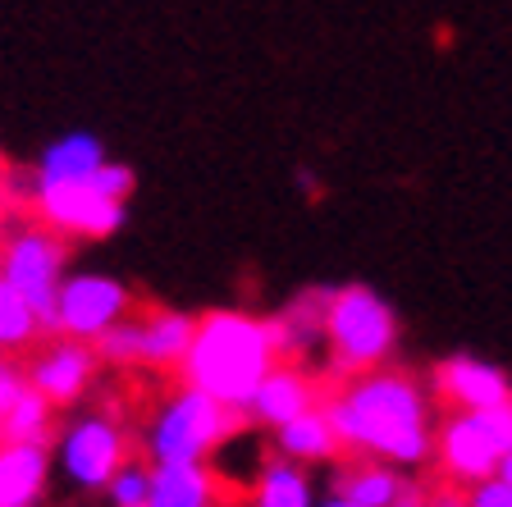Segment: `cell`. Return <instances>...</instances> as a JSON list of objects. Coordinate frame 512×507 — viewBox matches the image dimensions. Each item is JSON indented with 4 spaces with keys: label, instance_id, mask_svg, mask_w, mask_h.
Returning a JSON list of instances; mask_svg holds the SVG:
<instances>
[{
    "label": "cell",
    "instance_id": "cell-16",
    "mask_svg": "<svg viewBox=\"0 0 512 507\" xmlns=\"http://www.w3.org/2000/svg\"><path fill=\"white\" fill-rule=\"evenodd\" d=\"M339 434H334L325 407H307L293 421L279 425V453L293 457V462H330L339 453Z\"/></svg>",
    "mask_w": 512,
    "mask_h": 507
},
{
    "label": "cell",
    "instance_id": "cell-17",
    "mask_svg": "<svg viewBox=\"0 0 512 507\" xmlns=\"http://www.w3.org/2000/svg\"><path fill=\"white\" fill-rule=\"evenodd\" d=\"M197 320L188 311H151L142 316V366H179L188 357Z\"/></svg>",
    "mask_w": 512,
    "mask_h": 507
},
{
    "label": "cell",
    "instance_id": "cell-19",
    "mask_svg": "<svg viewBox=\"0 0 512 507\" xmlns=\"http://www.w3.org/2000/svg\"><path fill=\"white\" fill-rule=\"evenodd\" d=\"M37 334H46L42 316L23 302V293L0 275V352H23L37 343Z\"/></svg>",
    "mask_w": 512,
    "mask_h": 507
},
{
    "label": "cell",
    "instance_id": "cell-12",
    "mask_svg": "<svg viewBox=\"0 0 512 507\" xmlns=\"http://www.w3.org/2000/svg\"><path fill=\"white\" fill-rule=\"evenodd\" d=\"M435 389L462 412H480V407H499L512 398V384L499 366L476 357H448L435 366Z\"/></svg>",
    "mask_w": 512,
    "mask_h": 507
},
{
    "label": "cell",
    "instance_id": "cell-15",
    "mask_svg": "<svg viewBox=\"0 0 512 507\" xmlns=\"http://www.w3.org/2000/svg\"><path fill=\"white\" fill-rule=\"evenodd\" d=\"M215 471L206 462H151L147 507H215Z\"/></svg>",
    "mask_w": 512,
    "mask_h": 507
},
{
    "label": "cell",
    "instance_id": "cell-20",
    "mask_svg": "<svg viewBox=\"0 0 512 507\" xmlns=\"http://www.w3.org/2000/svg\"><path fill=\"white\" fill-rule=\"evenodd\" d=\"M339 494L352 498L357 507H389L398 494H403V480L380 462H366V466H352L339 476Z\"/></svg>",
    "mask_w": 512,
    "mask_h": 507
},
{
    "label": "cell",
    "instance_id": "cell-11",
    "mask_svg": "<svg viewBox=\"0 0 512 507\" xmlns=\"http://www.w3.org/2000/svg\"><path fill=\"white\" fill-rule=\"evenodd\" d=\"M51 466V444L0 439V507H42Z\"/></svg>",
    "mask_w": 512,
    "mask_h": 507
},
{
    "label": "cell",
    "instance_id": "cell-21",
    "mask_svg": "<svg viewBox=\"0 0 512 507\" xmlns=\"http://www.w3.org/2000/svg\"><path fill=\"white\" fill-rule=\"evenodd\" d=\"M51 402L42 398V393L23 389L19 398H14V407L5 412V421H0V439H28V444H51Z\"/></svg>",
    "mask_w": 512,
    "mask_h": 507
},
{
    "label": "cell",
    "instance_id": "cell-5",
    "mask_svg": "<svg viewBox=\"0 0 512 507\" xmlns=\"http://www.w3.org/2000/svg\"><path fill=\"white\" fill-rule=\"evenodd\" d=\"M51 462L74 489L101 494L110 476L128 462V434L110 412H78L55 439Z\"/></svg>",
    "mask_w": 512,
    "mask_h": 507
},
{
    "label": "cell",
    "instance_id": "cell-4",
    "mask_svg": "<svg viewBox=\"0 0 512 507\" xmlns=\"http://www.w3.org/2000/svg\"><path fill=\"white\" fill-rule=\"evenodd\" d=\"M320 338L330 343L334 361L343 370H371L389 357L398 325H394V311L384 307L371 288H339V293H330Z\"/></svg>",
    "mask_w": 512,
    "mask_h": 507
},
{
    "label": "cell",
    "instance_id": "cell-9",
    "mask_svg": "<svg viewBox=\"0 0 512 507\" xmlns=\"http://www.w3.org/2000/svg\"><path fill=\"white\" fill-rule=\"evenodd\" d=\"M96 366H101V357H96L92 343L55 334V343H46V348L32 357L28 384L42 393L51 407H74V402L92 389Z\"/></svg>",
    "mask_w": 512,
    "mask_h": 507
},
{
    "label": "cell",
    "instance_id": "cell-7",
    "mask_svg": "<svg viewBox=\"0 0 512 507\" xmlns=\"http://www.w3.org/2000/svg\"><path fill=\"white\" fill-rule=\"evenodd\" d=\"M128 311H133V293L124 288V279L101 275V270H69V275L60 279L51 329H46V334L96 343V338L106 334L115 320H124Z\"/></svg>",
    "mask_w": 512,
    "mask_h": 507
},
{
    "label": "cell",
    "instance_id": "cell-10",
    "mask_svg": "<svg viewBox=\"0 0 512 507\" xmlns=\"http://www.w3.org/2000/svg\"><path fill=\"white\" fill-rule=\"evenodd\" d=\"M435 453H439V466L453 480H462V485H480V480H490L499 471V448L485 434V425L476 421V412H458L453 421L439 425Z\"/></svg>",
    "mask_w": 512,
    "mask_h": 507
},
{
    "label": "cell",
    "instance_id": "cell-6",
    "mask_svg": "<svg viewBox=\"0 0 512 507\" xmlns=\"http://www.w3.org/2000/svg\"><path fill=\"white\" fill-rule=\"evenodd\" d=\"M0 275L10 279L23 293L42 325L51 329V311H55V293H60V279L69 275V238L46 224H32L5 238L0 247Z\"/></svg>",
    "mask_w": 512,
    "mask_h": 507
},
{
    "label": "cell",
    "instance_id": "cell-26",
    "mask_svg": "<svg viewBox=\"0 0 512 507\" xmlns=\"http://www.w3.org/2000/svg\"><path fill=\"white\" fill-rule=\"evenodd\" d=\"M467 507H512V485L508 480H499V476L480 480V485H471Z\"/></svg>",
    "mask_w": 512,
    "mask_h": 507
},
{
    "label": "cell",
    "instance_id": "cell-18",
    "mask_svg": "<svg viewBox=\"0 0 512 507\" xmlns=\"http://www.w3.org/2000/svg\"><path fill=\"white\" fill-rule=\"evenodd\" d=\"M252 507H311V480L302 476V462L279 457V462L261 466Z\"/></svg>",
    "mask_w": 512,
    "mask_h": 507
},
{
    "label": "cell",
    "instance_id": "cell-2",
    "mask_svg": "<svg viewBox=\"0 0 512 507\" xmlns=\"http://www.w3.org/2000/svg\"><path fill=\"white\" fill-rule=\"evenodd\" d=\"M279 361V348L270 338V320L243 316V311H206L192 329L188 357L179 361L183 384L211 393L224 407H247L256 384Z\"/></svg>",
    "mask_w": 512,
    "mask_h": 507
},
{
    "label": "cell",
    "instance_id": "cell-24",
    "mask_svg": "<svg viewBox=\"0 0 512 507\" xmlns=\"http://www.w3.org/2000/svg\"><path fill=\"white\" fill-rule=\"evenodd\" d=\"M87 183H92L96 192H101V197H115V201H128L133 197V188H138V174H133V169L128 165H119V160H101V165L92 169V174H87Z\"/></svg>",
    "mask_w": 512,
    "mask_h": 507
},
{
    "label": "cell",
    "instance_id": "cell-22",
    "mask_svg": "<svg viewBox=\"0 0 512 507\" xmlns=\"http://www.w3.org/2000/svg\"><path fill=\"white\" fill-rule=\"evenodd\" d=\"M106 366H142V316H124L92 343Z\"/></svg>",
    "mask_w": 512,
    "mask_h": 507
},
{
    "label": "cell",
    "instance_id": "cell-29",
    "mask_svg": "<svg viewBox=\"0 0 512 507\" xmlns=\"http://www.w3.org/2000/svg\"><path fill=\"white\" fill-rule=\"evenodd\" d=\"M320 507H357V503H352V498H343V494H334L330 503H320Z\"/></svg>",
    "mask_w": 512,
    "mask_h": 507
},
{
    "label": "cell",
    "instance_id": "cell-27",
    "mask_svg": "<svg viewBox=\"0 0 512 507\" xmlns=\"http://www.w3.org/2000/svg\"><path fill=\"white\" fill-rule=\"evenodd\" d=\"M389 507H426V498L416 494V489H407V485H403V494H398V498H394V503H389Z\"/></svg>",
    "mask_w": 512,
    "mask_h": 507
},
{
    "label": "cell",
    "instance_id": "cell-14",
    "mask_svg": "<svg viewBox=\"0 0 512 507\" xmlns=\"http://www.w3.org/2000/svg\"><path fill=\"white\" fill-rule=\"evenodd\" d=\"M101 160H106V142L87 128H74V133H60L42 147L37 165H32V183H78Z\"/></svg>",
    "mask_w": 512,
    "mask_h": 507
},
{
    "label": "cell",
    "instance_id": "cell-28",
    "mask_svg": "<svg viewBox=\"0 0 512 507\" xmlns=\"http://www.w3.org/2000/svg\"><path fill=\"white\" fill-rule=\"evenodd\" d=\"M494 476H499V480H508V485H512V448L499 457V471H494Z\"/></svg>",
    "mask_w": 512,
    "mask_h": 507
},
{
    "label": "cell",
    "instance_id": "cell-25",
    "mask_svg": "<svg viewBox=\"0 0 512 507\" xmlns=\"http://www.w3.org/2000/svg\"><path fill=\"white\" fill-rule=\"evenodd\" d=\"M23 389H28V366H19L10 352H0V421H5V412L14 407V398Z\"/></svg>",
    "mask_w": 512,
    "mask_h": 507
},
{
    "label": "cell",
    "instance_id": "cell-3",
    "mask_svg": "<svg viewBox=\"0 0 512 507\" xmlns=\"http://www.w3.org/2000/svg\"><path fill=\"white\" fill-rule=\"evenodd\" d=\"M243 425H247L243 407H224L211 393L183 384L179 393L160 402V412L147 421L142 453H147V462H206Z\"/></svg>",
    "mask_w": 512,
    "mask_h": 507
},
{
    "label": "cell",
    "instance_id": "cell-23",
    "mask_svg": "<svg viewBox=\"0 0 512 507\" xmlns=\"http://www.w3.org/2000/svg\"><path fill=\"white\" fill-rule=\"evenodd\" d=\"M147 489H151V462H133L128 457L101 494L110 498V507H147Z\"/></svg>",
    "mask_w": 512,
    "mask_h": 507
},
{
    "label": "cell",
    "instance_id": "cell-1",
    "mask_svg": "<svg viewBox=\"0 0 512 507\" xmlns=\"http://www.w3.org/2000/svg\"><path fill=\"white\" fill-rule=\"evenodd\" d=\"M343 448H357L380 462L412 466L430 453V412L426 393L394 370H366L339 398L325 402Z\"/></svg>",
    "mask_w": 512,
    "mask_h": 507
},
{
    "label": "cell",
    "instance_id": "cell-13",
    "mask_svg": "<svg viewBox=\"0 0 512 507\" xmlns=\"http://www.w3.org/2000/svg\"><path fill=\"white\" fill-rule=\"evenodd\" d=\"M307 407H316V389H311V380L302 375V370L284 366V361H275L270 366V375L261 384H256V393L247 398V421H261V425H284L293 421L298 412H307Z\"/></svg>",
    "mask_w": 512,
    "mask_h": 507
},
{
    "label": "cell",
    "instance_id": "cell-8",
    "mask_svg": "<svg viewBox=\"0 0 512 507\" xmlns=\"http://www.w3.org/2000/svg\"><path fill=\"white\" fill-rule=\"evenodd\" d=\"M32 206L46 229L64 233V238H115L128 220V201L101 197L87 179L78 183H32Z\"/></svg>",
    "mask_w": 512,
    "mask_h": 507
}]
</instances>
